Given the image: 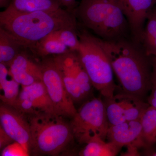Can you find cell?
<instances>
[{
    "label": "cell",
    "mask_w": 156,
    "mask_h": 156,
    "mask_svg": "<svg viewBox=\"0 0 156 156\" xmlns=\"http://www.w3.org/2000/svg\"><path fill=\"white\" fill-rule=\"evenodd\" d=\"M106 53L123 92L144 100L151 89L150 56L140 45L125 38L103 40L97 37Z\"/></svg>",
    "instance_id": "1"
},
{
    "label": "cell",
    "mask_w": 156,
    "mask_h": 156,
    "mask_svg": "<svg viewBox=\"0 0 156 156\" xmlns=\"http://www.w3.org/2000/svg\"><path fill=\"white\" fill-rule=\"evenodd\" d=\"M76 17L75 12L62 8L53 11L22 12L10 5L0 13V25L24 48L33 50L39 41L54 31L77 30Z\"/></svg>",
    "instance_id": "2"
},
{
    "label": "cell",
    "mask_w": 156,
    "mask_h": 156,
    "mask_svg": "<svg viewBox=\"0 0 156 156\" xmlns=\"http://www.w3.org/2000/svg\"><path fill=\"white\" fill-rule=\"evenodd\" d=\"M75 14L85 27L103 40L125 38L129 30L119 0H81Z\"/></svg>",
    "instance_id": "3"
},
{
    "label": "cell",
    "mask_w": 156,
    "mask_h": 156,
    "mask_svg": "<svg viewBox=\"0 0 156 156\" xmlns=\"http://www.w3.org/2000/svg\"><path fill=\"white\" fill-rule=\"evenodd\" d=\"M26 116L30 126L33 154L57 155L74 138L70 123L62 116L42 113Z\"/></svg>",
    "instance_id": "4"
},
{
    "label": "cell",
    "mask_w": 156,
    "mask_h": 156,
    "mask_svg": "<svg viewBox=\"0 0 156 156\" xmlns=\"http://www.w3.org/2000/svg\"><path fill=\"white\" fill-rule=\"evenodd\" d=\"M80 45L77 51L93 87L105 98L115 95L116 86L113 79V70L109 58L97 37L87 32L79 35Z\"/></svg>",
    "instance_id": "5"
},
{
    "label": "cell",
    "mask_w": 156,
    "mask_h": 156,
    "mask_svg": "<svg viewBox=\"0 0 156 156\" xmlns=\"http://www.w3.org/2000/svg\"><path fill=\"white\" fill-rule=\"evenodd\" d=\"M74 138L87 144L95 137L107 138L109 125L103 101L93 98L87 100L72 118L70 123Z\"/></svg>",
    "instance_id": "6"
},
{
    "label": "cell",
    "mask_w": 156,
    "mask_h": 156,
    "mask_svg": "<svg viewBox=\"0 0 156 156\" xmlns=\"http://www.w3.org/2000/svg\"><path fill=\"white\" fill-rule=\"evenodd\" d=\"M40 63L42 82L53 102L56 114L72 118L77 110L65 87L61 74L53 58L44 57Z\"/></svg>",
    "instance_id": "7"
},
{
    "label": "cell",
    "mask_w": 156,
    "mask_h": 156,
    "mask_svg": "<svg viewBox=\"0 0 156 156\" xmlns=\"http://www.w3.org/2000/svg\"><path fill=\"white\" fill-rule=\"evenodd\" d=\"M103 101L109 126L140 120L149 106L141 98L124 92L112 97L104 98Z\"/></svg>",
    "instance_id": "8"
},
{
    "label": "cell",
    "mask_w": 156,
    "mask_h": 156,
    "mask_svg": "<svg viewBox=\"0 0 156 156\" xmlns=\"http://www.w3.org/2000/svg\"><path fill=\"white\" fill-rule=\"evenodd\" d=\"M12 107L25 115L42 113L57 114L42 81L28 86H22Z\"/></svg>",
    "instance_id": "9"
},
{
    "label": "cell",
    "mask_w": 156,
    "mask_h": 156,
    "mask_svg": "<svg viewBox=\"0 0 156 156\" xmlns=\"http://www.w3.org/2000/svg\"><path fill=\"white\" fill-rule=\"evenodd\" d=\"M0 122L1 128L28 154L30 150V129L26 115L13 107L2 103L0 106Z\"/></svg>",
    "instance_id": "10"
},
{
    "label": "cell",
    "mask_w": 156,
    "mask_h": 156,
    "mask_svg": "<svg viewBox=\"0 0 156 156\" xmlns=\"http://www.w3.org/2000/svg\"><path fill=\"white\" fill-rule=\"evenodd\" d=\"M128 20L131 40L141 45L144 24L156 0H119Z\"/></svg>",
    "instance_id": "11"
},
{
    "label": "cell",
    "mask_w": 156,
    "mask_h": 156,
    "mask_svg": "<svg viewBox=\"0 0 156 156\" xmlns=\"http://www.w3.org/2000/svg\"><path fill=\"white\" fill-rule=\"evenodd\" d=\"M106 139L121 148L126 146L134 151L139 147H145L142 139L140 120L128 121L110 126Z\"/></svg>",
    "instance_id": "12"
},
{
    "label": "cell",
    "mask_w": 156,
    "mask_h": 156,
    "mask_svg": "<svg viewBox=\"0 0 156 156\" xmlns=\"http://www.w3.org/2000/svg\"><path fill=\"white\" fill-rule=\"evenodd\" d=\"M53 60L61 74L66 89L74 103L87 98L78 82L74 63V51L54 56Z\"/></svg>",
    "instance_id": "13"
},
{
    "label": "cell",
    "mask_w": 156,
    "mask_h": 156,
    "mask_svg": "<svg viewBox=\"0 0 156 156\" xmlns=\"http://www.w3.org/2000/svg\"><path fill=\"white\" fill-rule=\"evenodd\" d=\"M9 69L10 75L21 87L42 81L41 64L34 62L23 51H21L14 58Z\"/></svg>",
    "instance_id": "14"
},
{
    "label": "cell",
    "mask_w": 156,
    "mask_h": 156,
    "mask_svg": "<svg viewBox=\"0 0 156 156\" xmlns=\"http://www.w3.org/2000/svg\"><path fill=\"white\" fill-rule=\"evenodd\" d=\"M23 48H25L8 31L0 27V63L9 67Z\"/></svg>",
    "instance_id": "15"
},
{
    "label": "cell",
    "mask_w": 156,
    "mask_h": 156,
    "mask_svg": "<svg viewBox=\"0 0 156 156\" xmlns=\"http://www.w3.org/2000/svg\"><path fill=\"white\" fill-rule=\"evenodd\" d=\"M20 85L11 77L9 67L0 63L1 99L2 103L12 106L19 95Z\"/></svg>",
    "instance_id": "16"
},
{
    "label": "cell",
    "mask_w": 156,
    "mask_h": 156,
    "mask_svg": "<svg viewBox=\"0 0 156 156\" xmlns=\"http://www.w3.org/2000/svg\"><path fill=\"white\" fill-rule=\"evenodd\" d=\"M56 31L45 37L36 45L33 50L39 56H56L71 51L59 40Z\"/></svg>",
    "instance_id": "17"
},
{
    "label": "cell",
    "mask_w": 156,
    "mask_h": 156,
    "mask_svg": "<svg viewBox=\"0 0 156 156\" xmlns=\"http://www.w3.org/2000/svg\"><path fill=\"white\" fill-rule=\"evenodd\" d=\"M122 148L113 143L106 142L100 137H95L86 144L80 151L82 156H115Z\"/></svg>",
    "instance_id": "18"
},
{
    "label": "cell",
    "mask_w": 156,
    "mask_h": 156,
    "mask_svg": "<svg viewBox=\"0 0 156 156\" xmlns=\"http://www.w3.org/2000/svg\"><path fill=\"white\" fill-rule=\"evenodd\" d=\"M10 6L22 12L53 11L62 8L58 0H11Z\"/></svg>",
    "instance_id": "19"
},
{
    "label": "cell",
    "mask_w": 156,
    "mask_h": 156,
    "mask_svg": "<svg viewBox=\"0 0 156 156\" xmlns=\"http://www.w3.org/2000/svg\"><path fill=\"white\" fill-rule=\"evenodd\" d=\"M140 121L145 147L150 148L156 143V110L149 106L144 112Z\"/></svg>",
    "instance_id": "20"
},
{
    "label": "cell",
    "mask_w": 156,
    "mask_h": 156,
    "mask_svg": "<svg viewBox=\"0 0 156 156\" xmlns=\"http://www.w3.org/2000/svg\"><path fill=\"white\" fill-rule=\"evenodd\" d=\"M141 46L149 56H156V6L147 20Z\"/></svg>",
    "instance_id": "21"
},
{
    "label": "cell",
    "mask_w": 156,
    "mask_h": 156,
    "mask_svg": "<svg viewBox=\"0 0 156 156\" xmlns=\"http://www.w3.org/2000/svg\"><path fill=\"white\" fill-rule=\"evenodd\" d=\"M60 41L71 51L77 52L80 45V41L77 30L62 29L56 31Z\"/></svg>",
    "instance_id": "22"
},
{
    "label": "cell",
    "mask_w": 156,
    "mask_h": 156,
    "mask_svg": "<svg viewBox=\"0 0 156 156\" xmlns=\"http://www.w3.org/2000/svg\"><path fill=\"white\" fill-rule=\"evenodd\" d=\"M11 144L6 147L4 148V151H3L2 155V156H21L23 155V152L25 153L26 154V151H19L21 150L24 149L22 146L17 143L16 147L15 145L16 144Z\"/></svg>",
    "instance_id": "23"
},
{
    "label": "cell",
    "mask_w": 156,
    "mask_h": 156,
    "mask_svg": "<svg viewBox=\"0 0 156 156\" xmlns=\"http://www.w3.org/2000/svg\"><path fill=\"white\" fill-rule=\"evenodd\" d=\"M14 141L11 137L8 135L5 131L0 128V147L1 149L5 148L11 144Z\"/></svg>",
    "instance_id": "24"
},
{
    "label": "cell",
    "mask_w": 156,
    "mask_h": 156,
    "mask_svg": "<svg viewBox=\"0 0 156 156\" xmlns=\"http://www.w3.org/2000/svg\"><path fill=\"white\" fill-rule=\"evenodd\" d=\"M62 7H64L70 12H74L76 8V0H58Z\"/></svg>",
    "instance_id": "25"
},
{
    "label": "cell",
    "mask_w": 156,
    "mask_h": 156,
    "mask_svg": "<svg viewBox=\"0 0 156 156\" xmlns=\"http://www.w3.org/2000/svg\"><path fill=\"white\" fill-rule=\"evenodd\" d=\"M151 92L148 98L147 101L149 106L156 110V82H152Z\"/></svg>",
    "instance_id": "26"
},
{
    "label": "cell",
    "mask_w": 156,
    "mask_h": 156,
    "mask_svg": "<svg viewBox=\"0 0 156 156\" xmlns=\"http://www.w3.org/2000/svg\"><path fill=\"white\" fill-rule=\"evenodd\" d=\"M153 67V71L152 76V82H156V56H154Z\"/></svg>",
    "instance_id": "27"
},
{
    "label": "cell",
    "mask_w": 156,
    "mask_h": 156,
    "mask_svg": "<svg viewBox=\"0 0 156 156\" xmlns=\"http://www.w3.org/2000/svg\"><path fill=\"white\" fill-rule=\"evenodd\" d=\"M11 0H0V8L7 9L11 5Z\"/></svg>",
    "instance_id": "28"
},
{
    "label": "cell",
    "mask_w": 156,
    "mask_h": 156,
    "mask_svg": "<svg viewBox=\"0 0 156 156\" xmlns=\"http://www.w3.org/2000/svg\"><path fill=\"white\" fill-rule=\"evenodd\" d=\"M150 155L151 156H156V151L153 152L151 153L150 154Z\"/></svg>",
    "instance_id": "29"
}]
</instances>
